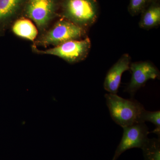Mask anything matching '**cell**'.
<instances>
[{
    "label": "cell",
    "mask_w": 160,
    "mask_h": 160,
    "mask_svg": "<svg viewBox=\"0 0 160 160\" xmlns=\"http://www.w3.org/2000/svg\"><path fill=\"white\" fill-rule=\"evenodd\" d=\"M149 0H130L128 10L132 16L140 14Z\"/></svg>",
    "instance_id": "obj_14"
},
{
    "label": "cell",
    "mask_w": 160,
    "mask_h": 160,
    "mask_svg": "<svg viewBox=\"0 0 160 160\" xmlns=\"http://www.w3.org/2000/svg\"><path fill=\"white\" fill-rule=\"evenodd\" d=\"M86 34V29L63 18L59 19L52 26L41 33L32 46L47 47L56 46L72 40L82 39Z\"/></svg>",
    "instance_id": "obj_3"
},
{
    "label": "cell",
    "mask_w": 160,
    "mask_h": 160,
    "mask_svg": "<svg viewBox=\"0 0 160 160\" xmlns=\"http://www.w3.org/2000/svg\"><path fill=\"white\" fill-rule=\"evenodd\" d=\"M129 70L131 72V78L125 91L134 97L138 90L144 87L150 80L159 79L160 72L153 63L149 61H140L131 63Z\"/></svg>",
    "instance_id": "obj_6"
},
{
    "label": "cell",
    "mask_w": 160,
    "mask_h": 160,
    "mask_svg": "<svg viewBox=\"0 0 160 160\" xmlns=\"http://www.w3.org/2000/svg\"><path fill=\"white\" fill-rule=\"evenodd\" d=\"M131 63V57L128 53H125L112 66L106 75L103 84L106 91L117 94L123 73L129 70Z\"/></svg>",
    "instance_id": "obj_8"
},
{
    "label": "cell",
    "mask_w": 160,
    "mask_h": 160,
    "mask_svg": "<svg viewBox=\"0 0 160 160\" xmlns=\"http://www.w3.org/2000/svg\"><path fill=\"white\" fill-rule=\"evenodd\" d=\"M99 10L98 0H59L58 17L86 29L96 22Z\"/></svg>",
    "instance_id": "obj_1"
},
{
    "label": "cell",
    "mask_w": 160,
    "mask_h": 160,
    "mask_svg": "<svg viewBox=\"0 0 160 160\" xmlns=\"http://www.w3.org/2000/svg\"><path fill=\"white\" fill-rule=\"evenodd\" d=\"M12 30L19 37L34 42L37 38L38 29L31 20L27 18H18L13 22Z\"/></svg>",
    "instance_id": "obj_11"
},
{
    "label": "cell",
    "mask_w": 160,
    "mask_h": 160,
    "mask_svg": "<svg viewBox=\"0 0 160 160\" xmlns=\"http://www.w3.org/2000/svg\"><path fill=\"white\" fill-rule=\"evenodd\" d=\"M26 0H0V26L22 17Z\"/></svg>",
    "instance_id": "obj_9"
},
{
    "label": "cell",
    "mask_w": 160,
    "mask_h": 160,
    "mask_svg": "<svg viewBox=\"0 0 160 160\" xmlns=\"http://www.w3.org/2000/svg\"><path fill=\"white\" fill-rule=\"evenodd\" d=\"M59 7V0H26L21 17L34 22L41 34L58 17Z\"/></svg>",
    "instance_id": "obj_4"
},
{
    "label": "cell",
    "mask_w": 160,
    "mask_h": 160,
    "mask_svg": "<svg viewBox=\"0 0 160 160\" xmlns=\"http://www.w3.org/2000/svg\"><path fill=\"white\" fill-rule=\"evenodd\" d=\"M91 47V41L86 36L82 39L68 41L46 50H39L33 46H32V49L38 54L55 56L69 64H73L86 59Z\"/></svg>",
    "instance_id": "obj_5"
},
{
    "label": "cell",
    "mask_w": 160,
    "mask_h": 160,
    "mask_svg": "<svg viewBox=\"0 0 160 160\" xmlns=\"http://www.w3.org/2000/svg\"><path fill=\"white\" fill-rule=\"evenodd\" d=\"M141 149L144 160H160V138H148Z\"/></svg>",
    "instance_id": "obj_12"
},
{
    "label": "cell",
    "mask_w": 160,
    "mask_h": 160,
    "mask_svg": "<svg viewBox=\"0 0 160 160\" xmlns=\"http://www.w3.org/2000/svg\"><path fill=\"white\" fill-rule=\"evenodd\" d=\"M139 26L141 29L149 30L160 25V2L149 0L141 12Z\"/></svg>",
    "instance_id": "obj_10"
},
{
    "label": "cell",
    "mask_w": 160,
    "mask_h": 160,
    "mask_svg": "<svg viewBox=\"0 0 160 160\" xmlns=\"http://www.w3.org/2000/svg\"><path fill=\"white\" fill-rule=\"evenodd\" d=\"M105 98L112 119L117 125L123 128L140 123V116L145 109L138 100L110 93L105 94Z\"/></svg>",
    "instance_id": "obj_2"
},
{
    "label": "cell",
    "mask_w": 160,
    "mask_h": 160,
    "mask_svg": "<svg viewBox=\"0 0 160 160\" xmlns=\"http://www.w3.org/2000/svg\"><path fill=\"white\" fill-rule=\"evenodd\" d=\"M155 1H158V2H160V0H155Z\"/></svg>",
    "instance_id": "obj_15"
},
{
    "label": "cell",
    "mask_w": 160,
    "mask_h": 160,
    "mask_svg": "<svg viewBox=\"0 0 160 160\" xmlns=\"http://www.w3.org/2000/svg\"><path fill=\"white\" fill-rule=\"evenodd\" d=\"M140 123L150 122L155 126V129L152 132L160 138V111H149L144 109L140 116Z\"/></svg>",
    "instance_id": "obj_13"
},
{
    "label": "cell",
    "mask_w": 160,
    "mask_h": 160,
    "mask_svg": "<svg viewBox=\"0 0 160 160\" xmlns=\"http://www.w3.org/2000/svg\"><path fill=\"white\" fill-rule=\"evenodd\" d=\"M122 137L112 160H117L123 152L132 148L142 149L148 139L149 128L146 123H138L123 127Z\"/></svg>",
    "instance_id": "obj_7"
}]
</instances>
